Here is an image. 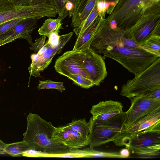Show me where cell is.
Returning a JSON list of instances; mask_svg holds the SVG:
<instances>
[{
  "instance_id": "cell-1",
  "label": "cell",
  "mask_w": 160,
  "mask_h": 160,
  "mask_svg": "<svg viewBox=\"0 0 160 160\" xmlns=\"http://www.w3.org/2000/svg\"><path fill=\"white\" fill-rule=\"evenodd\" d=\"M127 38L126 31L111 28L105 18L97 28L89 48L115 60L135 75L160 58L141 48L128 46L126 44Z\"/></svg>"
},
{
  "instance_id": "cell-2",
  "label": "cell",
  "mask_w": 160,
  "mask_h": 160,
  "mask_svg": "<svg viewBox=\"0 0 160 160\" xmlns=\"http://www.w3.org/2000/svg\"><path fill=\"white\" fill-rule=\"evenodd\" d=\"M23 140L39 153L55 155L70 153V150L56 138V127L37 114L29 113Z\"/></svg>"
},
{
  "instance_id": "cell-3",
  "label": "cell",
  "mask_w": 160,
  "mask_h": 160,
  "mask_svg": "<svg viewBox=\"0 0 160 160\" xmlns=\"http://www.w3.org/2000/svg\"><path fill=\"white\" fill-rule=\"evenodd\" d=\"M57 14V11L51 0H43L27 6H16L9 0H0V25L17 18H53Z\"/></svg>"
},
{
  "instance_id": "cell-4",
  "label": "cell",
  "mask_w": 160,
  "mask_h": 160,
  "mask_svg": "<svg viewBox=\"0 0 160 160\" xmlns=\"http://www.w3.org/2000/svg\"><path fill=\"white\" fill-rule=\"evenodd\" d=\"M124 146L141 157L148 158L159 155L160 121L131 136Z\"/></svg>"
},
{
  "instance_id": "cell-5",
  "label": "cell",
  "mask_w": 160,
  "mask_h": 160,
  "mask_svg": "<svg viewBox=\"0 0 160 160\" xmlns=\"http://www.w3.org/2000/svg\"><path fill=\"white\" fill-rule=\"evenodd\" d=\"M126 31L139 46L151 36H160V2L145 9L135 24Z\"/></svg>"
},
{
  "instance_id": "cell-6",
  "label": "cell",
  "mask_w": 160,
  "mask_h": 160,
  "mask_svg": "<svg viewBox=\"0 0 160 160\" xmlns=\"http://www.w3.org/2000/svg\"><path fill=\"white\" fill-rule=\"evenodd\" d=\"M160 88V58L122 86L120 95L129 98Z\"/></svg>"
},
{
  "instance_id": "cell-7",
  "label": "cell",
  "mask_w": 160,
  "mask_h": 160,
  "mask_svg": "<svg viewBox=\"0 0 160 160\" xmlns=\"http://www.w3.org/2000/svg\"><path fill=\"white\" fill-rule=\"evenodd\" d=\"M125 112L106 120L93 119L89 122L88 136L90 147L94 148L112 141L123 127Z\"/></svg>"
},
{
  "instance_id": "cell-8",
  "label": "cell",
  "mask_w": 160,
  "mask_h": 160,
  "mask_svg": "<svg viewBox=\"0 0 160 160\" xmlns=\"http://www.w3.org/2000/svg\"><path fill=\"white\" fill-rule=\"evenodd\" d=\"M143 0H119L107 11L109 14L105 18L108 21L113 20L117 27L127 31L136 23L143 12Z\"/></svg>"
},
{
  "instance_id": "cell-9",
  "label": "cell",
  "mask_w": 160,
  "mask_h": 160,
  "mask_svg": "<svg viewBox=\"0 0 160 160\" xmlns=\"http://www.w3.org/2000/svg\"><path fill=\"white\" fill-rule=\"evenodd\" d=\"M85 51H68L56 60L54 65L56 71L66 77L71 74H78L89 78L83 66Z\"/></svg>"
},
{
  "instance_id": "cell-10",
  "label": "cell",
  "mask_w": 160,
  "mask_h": 160,
  "mask_svg": "<svg viewBox=\"0 0 160 160\" xmlns=\"http://www.w3.org/2000/svg\"><path fill=\"white\" fill-rule=\"evenodd\" d=\"M129 99L131 105L125 112L122 129L128 128L142 117L160 107V100L149 98L140 96Z\"/></svg>"
},
{
  "instance_id": "cell-11",
  "label": "cell",
  "mask_w": 160,
  "mask_h": 160,
  "mask_svg": "<svg viewBox=\"0 0 160 160\" xmlns=\"http://www.w3.org/2000/svg\"><path fill=\"white\" fill-rule=\"evenodd\" d=\"M84 51L83 67L94 86H98L107 75L104 60L105 57L89 48Z\"/></svg>"
},
{
  "instance_id": "cell-12",
  "label": "cell",
  "mask_w": 160,
  "mask_h": 160,
  "mask_svg": "<svg viewBox=\"0 0 160 160\" xmlns=\"http://www.w3.org/2000/svg\"><path fill=\"white\" fill-rule=\"evenodd\" d=\"M160 121V107L142 117L127 128L122 129L112 141L118 146H124L132 135L144 130Z\"/></svg>"
},
{
  "instance_id": "cell-13",
  "label": "cell",
  "mask_w": 160,
  "mask_h": 160,
  "mask_svg": "<svg viewBox=\"0 0 160 160\" xmlns=\"http://www.w3.org/2000/svg\"><path fill=\"white\" fill-rule=\"evenodd\" d=\"M73 34V32L59 36V42L56 46L51 43L45 51L39 58L38 61L31 64L28 68L30 77H40V73L47 68L52 61L54 56L61 52L67 42L69 41Z\"/></svg>"
},
{
  "instance_id": "cell-14",
  "label": "cell",
  "mask_w": 160,
  "mask_h": 160,
  "mask_svg": "<svg viewBox=\"0 0 160 160\" xmlns=\"http://www.w3.org/2000/svg\"><path fill=\"white\" fill-rule=\"evenodd\" d=\"M38 18L25 19L5 34L0 35L1 46L17 39H24L31 45L33 44L31 34L37 28Z\"/></svg>"
},
{
  "instance_id": "cell-15",
  "label": "cell",
  "mask_w": 160,
  "mask_h": 160,
  "mask_svg": "<svg viewBox=\"0 0 160 160\" xmlns=\"http://www.w3.org/2000/svg\"><path fill=\"white\" fill-rule=\"evenodd\" d=\"M55 137L70 150L77 149L89 145V138L65 126L56 127Z\"/></svg>"
},
{
  "instance_id": "cell-16",
  "label": "cell",
  "mask_w": 160,
  "mask_h": 160,
  "mask_svg": "<svg viewBox=\"0 0 160 160\" xmlns=\"http://www.w3.org/2000/svg\"><path fill=\"white\" fill-rule=\"evenodd\" d=\"M90 112L93 119L106 120L122 113L123 105L117 101H100L92 106Z\"/></svg>"
},
{
  "instance_id": "cell-17",
  "label": "cell",
  "mask_w": 160,
  "mask_h": 160,
  "mask_svg": "<svg viewBox=\"0 0 160 160\" xmlns=\"http://www.w3.org/2000/svg\"><path fill=\"white\" fill-rule=\"evenodd\" d=\"M103 0H75L74 7L69 13L72 17L71 26L78 27L86 19L97 2Z\"/></svg>"
},
{
  "instance_id": "cell-18",
  "label": "cell",
  "mask_w": 160,
  "mask_h": 160,
  "mask_svg": "<svg viewBox=\"0 0 160 160\" xmlns=\"http://www.w3.org/2000/svg\"><path fill=\"white\" fill-rule=\"evenodd\" d=\"M106 13H99L91 24L78 36L73 50H84L89 48L91 41L100 23L105 18Z\"/></svg>"
},
{
  "instance_id": "cell-19",
  "label": "cell",
  "mask_w": 160,
  "mask_h": 160,
  "mask_svg": "<svg viewBox=\"0 0 160 160\" xmlns=\"http://www.w3.org/2000/svg\"><path fill=\"white\" fill-rule=\"evenodd\" d=\"M62 20L59 18H49L45 20L39 29L38 32L40 35L49 36L52 33H59L62 29Z\"/></svg>"
},
{
  "instance_id": "cell-20",
  "label": "cell",
  "mask_w": 160,
  "mask_h": 160,
  "mask_svg": "<svg viewBox=\"0 0 160 160\" xmlns=\"http://www.w3.org/2000/svg\"><path fill=\"white\" fill-rule=\"evenodd\" d=\"M33 148L25 141H22L7 144L4 150V153L12 157L21 156L25 152Z\"/></svg>"
},
{
  "instance_id": "cell-21",
  "label": "cell",
  "mask_w": 160,
  "mask_h": 160,
  "mask_svg": "<svg viewBox=\"0 0 160 160\" xmlns=\"http://www.w3.org/2000/svg\"><path fill=\"white\" fill-rule=\"evenodd\" d=\"M140 47L146 51L160 57V36H151Z\"/></svg>"
},
{
  "instance_id": "cell-22",
  "label": "cell",
  "mask_w": 160,
  "mask_h": 160,
  "mask_svg": "<svg viewBox=\"0 0 160 160\" xmlns=\"http://www.w3.org/2000/svg\"><path fill=\"white\" fill-rule=\"evenodd\" d=\"M65 126L67 128L75 130L82 135L89 138V122L86 121L85 118L73 120Z\"/></svg>"
},
{
  "instance_id": "cell-23",
  "label": "cell",
  "mask_w": 160,
  "mask_h": 160,
  "mask_svg": "<svg viewBox=\"0 0 160 160\" xmlns=\"http://www.w3.org/2000/svg\"><path fill=\"white\" fill-rule=\"evenodd\" d=\"M92 148H86L81 150L82 153L85 155L84 158H122L119 152H109L97 151Z\"/></svg>"
},
{
  "instance_id": "cell-24",
  "label": "cell",
  "mask_w": 160,
  "mask_h": 160,
  "mask_svg": "<svg viewBox=\"0 0 160 160\" xmlns=\"http://www.w3.org/2000/svg\"><path fill=\"white\" fill-rule=\"evenodd\" d=\"M96 4L84 21L78 27L73 29L76 36H78L82 32L93 22L99 15Z\"/></svg>"
},
{
  "instance_id": "cell-25",
  "label": "cell",
  "mask_w": 160,
  "mask_h": 160,
  "mask_svg": "<svg viewBox=\"0 0 160 160\" xmlns=\"http://www.w3.org/2000/svg\"><path fill=\"white\" fill-rule=\"evenodd\" d=\"M67 77L72 80L74 84L82 88L87 89L94 86L91 80L80 74H71Z\"/></svg>"
},
{
  "instance_id": "cell-26",
  "label": "cell",
  "mask_w": 160,
  "mask_h": 160,
  "mask_svg": "<svg viewBox=\"0 0 160 160\" xmlns=\"http://www.w3.org/2000/svg\"><path fill=\"white\" fill-rule=\"evenodd\" d=\"M38 88L39 90L55 89L60 92L66 90L63 82H55L50 80L39 81Z\"/></svg>"
},
{
  "instance_id": "cell-27",
  "label": "cell",
  "mask_w": 160,
  "mask_h": 160,
  "mask_svg": "<svg viewBox=\"0 0 160 160\" xmlns=\"http://www.w3.org/2000/svg\"><path fill=\"white\" fill-rule=\"evenodd\" d=\"M56 9L59 16L58 18L62 21L69 15V12L65 8L66 0H51Z\"/></svg>"
},
{
  "instance_id": "cell-28",
  "label": "cell",
  "mask_w": 160,
  "mask_h": 160,
  "mask_svg": "<svg viewBox=\"0 0 160 160\" xmlns=\"http://www.w3.org/2000/svg\"><path fill=\"white\" fill-rule=\"evenodd\" d=\"M24 19L23 18L13 19L1 24L0 25V35L5 34Z\"/></svg>"
},
{
  "instance_id": "cell-29",
  "label": "cell",
  "mask_w": 160,
  "mask_h": 160,
  "mask_svg": "<svg viewBox=\"0 0 160 160\" xmlns=\"http://www.w3.org/2000/svg\"><path fill=\"white\" fill-rule=\"evenodd\" d=\"M140 96L152 99L160 100V88L149 90L144 92Z\"/></svg>"
},
{
  "instance_id": "cell-30",
  "label": "cell",
  "mask_w": 160,
  "mask_h": 160,
  "mask_svg": "<svg viewBox=\"0 0 160 160\" xmlns=\"http://www.w3.org/2000/svg\"><path fill=\"white\" fill-rule=\"evenodd\" d=\"M46 38V36H42L40 38L36 39L34 43L30 48V49L33 51L35 53H37L44 46Z\"/></svg>"
},
{
  "instance_id": "cell-31",
  "label": "cell",
  "mask_w": 160,
  "mask_h": 160,
  "mask_svg": "<svg viewBox=\"0 0 160 160\" xmlns=\"http://www.w3.org/2000/svg\"><path fill=\"white\" fill-rule=\"evenodd\" d=\"M115 5L113 2L104 1H98L96 4L97 9L99 13L107 12L110 6Z\"/></svg>"
},
{
  "instance_id": "cell-32",
  "label": "cell",
  "mask_w": 160,
  "mask_h": 160,
  "mask_svg": "<svg viewBox=\"0 0 160 160\" xmlns=\"http://www.w3.org/2000/svg\"><path fill=\"white\" fill-rule=\"evenodd\" d=\"M9 0L14 4L18 6H27L36 4L34 2L33 0Z\"/></svg>"
},
{
  "instance_id": "cell-33",
  "label": "cell",
  "mask_w": 160,
  "mask_h": 160,
  "mask_svg": "<svg viewBox=\"0 0 160 160\" xmlns=\"http://www.w3.org/2000/svg\"><path fill=\"white\" fill-rule=\"evenodd\" d=\"M160 0H143L142 5L143 11L152 5L160 2Z\"/></svg>"
},
{
  "instance_id": "cell-34",
  "label": "cell",
  "mask_w": 160,
  "mask_h": 160,
  "mask_svg": "<svg viewBox=\"0 0 160 160\" xmlns=\"http://www.w3.org/2000/svg\"><path fill=\"white\" fill-rule=\"evenodd\" d=\"M50 43L47 40L46 42L43 46L37 53L39 56V58L42 55V54L45 51L50 45Z\"/></svg>"
},
{
  "instance_id": "cell-35",
  "label": "cell",
  "mask_w": 160,
  "mask_h": 160,
  "mask_svg": "<svg viewBox=\"0 0 160 160\" xmlns=\"http://www.w3.org/2000/svg\"><path fill=\"white\" fill-rule=\"evenodd\" d=\"M122 158H128L130 155V152L127 148H123L119 152Z\"/></svg>"
},
{
  "instance_id": "cell-36",
  "label": "cell",
  "mask_w": 160,
  "mask_h": 160,
  "mask_svg": "<svg viewBox=\"0 0 160 160\" xmlns=\"http://www.w3.org/2000/svg\"><path fill=\"white\" fill-rule=\"evenodd\" d=\"M74 7V4L72 2L70 1L66 2L65 4V8L69 12V14L72 11Z\"/></svg>"
},
{
  "instance_id": "cell-37",
  "label": "cell",
  "mask_w": 160,
  "mask_h": 160,
  "mask_svg": "<svg viewBox=\"0 0 160 160\" xmlns=\"http://www.w3.org/2000/svg\"><path fill=\"white\" fill-rule=\"evenodd\" d=\"M7 144L3 142L0 139V152L1 154H4V150Z\"/></svg>"
},
{
  "instance_id": "cell-38",
  "label": "cell",
  "mask_w": 160,
  "mask_h": 160,
  "mask_svg": "<svg viewBox=\"0 0 160 160\" xmlns=\"http://www.w3.org/2000/svg\"><path fill=\"white\" fill-rule=\"evenodd\" d=\"M108 2H110L113 3L115 5L119 1V0H103Z\"/></svg>"
},
{
  "instance_id": "cell-39",
  "label": "cell",
  "mask_w": 160,
  "mask_h": 160,
  "mask_svg": "<svg viewBox=\"0 0 160 160\" xmlns=\"http://www.w3.org/2000/svg\"><path fill=\"white\" fill-rule=\"evenodd\" d=\"M67 1H70L71 2H72L74 4V7L75 4V0H66V2H67Z\"/></svg>"
},
{
  "instance_id": "cell-40",
  "label": "cell",
  "mask_w": 160,
  "mask_h": 160,
  "mask_svg": "<svg viewBox=\"0 0 160 160\" xmlns=\"http://www.w3.org/2000/svg\"><path fill=\"white\" fill-rule=\"evenodd\" d=\"M42 0H33V1H34L37 2H40V1H42Z\"/></svg>"
},
{
  "instance_id": "cell-41",
  "label": "cell",
  "mask_w": 160,
  "mask_h": 160,
  "mask_svg": "<svg viewBox=\"0 0 160 160\" xmlns=\"http://www.w3.org/2000/svg\"><path fill=\"white\" fill-rule=\"evenodd\" d=\"M1 40L0 39V46H1Z\"/></svg>"
},
{
  "instance_id": "cell-42",
  "label": "cell",
  "mask_w": 160,
  "mask_h": 160,
  "mask_svg": "<svg viewBox=\"0 0 160 160\" xmlns=\"http://www.w3.org/2000/svg\"><path fill=\"white\" fill-rule=\"evenodd\" d=\"M1 154V153L0 152V154Z\"/></svg>"
}]
</instances>
